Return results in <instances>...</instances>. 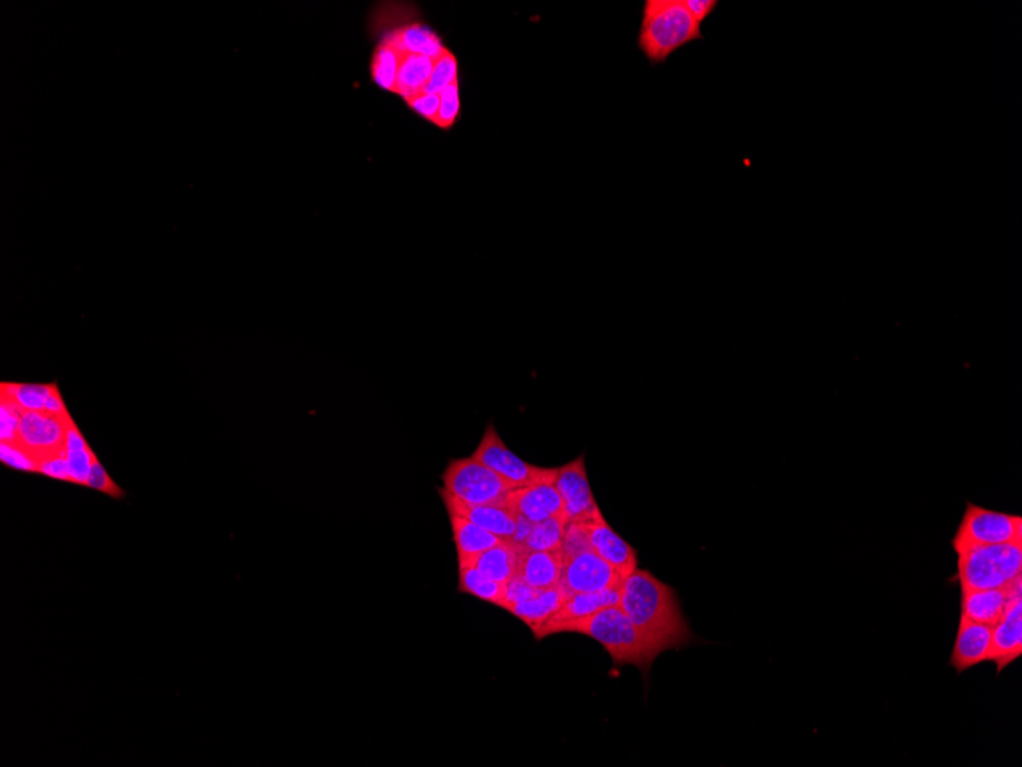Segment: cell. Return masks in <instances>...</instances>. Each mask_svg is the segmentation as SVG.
Masks as SVG:
<instances>
[{
  "instance_id": "obj_6",
  "label": "cell",
  "mask_w": 1022,
  "mask_h": 767,
  "mask_svg": "<svg viewBox=\"0 0 1022 767\" xmlns=\"http://www.w3.org/2000/svg\"><path fill=\"white\" fill-rule=\"evenodd\" d=\"M1003 544H1022V518L967 501L962 521L952 538V549Z\"/></svg>"
},
{
  "instance_id": "obj_37",
  "label": "cell",
  "mask_w": 1022,
  "mask_h": 767,
  "mask_svg": "<svg viewBox=\"0 0 1022 767\" xmlns=\"http://www.w3.org/2000/svg\"><path fill=\"white\" fill-rule=\"evenodd\" d=\"M685 6L688 8L689 13L694 16V19L698 23H702L717 10L718 2L717 0H685Z\"/></svg>"
},
{
  "instance_id": "obj_24",
  "label": "cell",
  "mask_w": 1022,
  "mask_h": 767,
  "mask_svg": "<svg viewBox=\"0 0 1022 767\" xmlns=\"http://www.w3.org/2000/svg\"><path fill=\"white\" fill-rule=\"evenodd\" d=\"M403 62V52L386 39H380L371 60L372 81L386 92H395L396 77Z\"/></svg>"
},
{
  "instance_id": "obj_9",
  "label": "cell",
  "mask_w": 1022,
  "mask_h": 767,
  "mask_svg": "<svg viewBox=\"0 0 1022 767\" xmlns=\"http://www.w3.org/2000/svg\"><path fill=\"white\" fill-rule=\"evenodd\" d=\"M619 571L592 550L566 558L559 586L567 593H599L623 583Z\"/></svg>"
},
{
  "instance_id": "obj_23",
  "label": "cell",
  "mask_w": 1022,
  "mask_h": 767,
  "mask_svg": "<svg viewBox=\"0 0 1022 767\" xmlns=\"http://www.w3.org/2000/svg\"><path fill=\"white\" fill-rule=\"evenodd\" d=\"M435 62V59L426 56L403 55L394 94L402 97L404 101H409L424 92Z\"/></svg>"
},
{
  "instance_id": "obj_32",
  "label": "cell",
  "mask_w": 1022,
  "mask_h": 767,
  "mask_svg": "<svg viewBox=\"0 0 1022 767\" xmlns=\"http://www.w3.org/2000/svg\"><path fill=\"white\" fill-rule=\"evenodd\" d=\"M590 537L584 522H568L566 534H563L562 553L563 557L570 558L574 554L590 550Z\"/></svg>"
},
{
  "instance_id": "obj_17",
  "label": "cell",
  "mask_w": 1022,
  "mask_h": 767,
  "mask_svg": "<svg viewBox=\"0 0 1022 767\" xmlns=\"http://www.w3.org/2000/svg\"><path fill=\"white\" fill-rule=\"evenodd\" d=\"M587 528L592 552L615 567L621 577L627 578L637 570V550L615 532L605 521L602 512L591 522H587Z\"/></svg>"
},
{
  "instance_id": "obj_19",
  "label": "cell",
  "mask_w": 1022,
  "mask_h": 767,
  "mask_svg": "<svg viewBox=\"0 0 1022 767\" xmlns=\"http://www.w3.org/2000/svg\"><path fill=\"white\" fill-rule=\"evenodd\" d=\"M563 562H566V557L562 550L530 552V550L522 549L517 577L535 590L554 589L559 587L560 578H562Z\"/></svg>"
},
{
  "instance_id": "obj_13",
  "label": "cell",
  "mask_w": 1022,
  "mask_h": 767,
  "mask_svg": "<svg viewBox=\"0 0 1022 767\" xmlns=\"http://www.w3.org/2000/svg\"><path fill=\"white\" fill-rule=\"evenodd\" d=\"M1022 593V577L1001 589L962 590V618L995 627L1016 594Z\"/></svg>"
},
{
  "instance_id": "obj_34",
  "label": "cell",
  "mask_w": 1022,
  "mask_h": 767,
  "mask_svg": "<svg viewBox=\"0 0 1022 767\" xmlns=\"http://www.w3.org/2000/svg\"><path fill=\"white\" fill-rule=\"evenodd\" d=\"M406 105L412 112H415L416 116L424 118V120L429 121V124H436V118H439L441 105L439 94L421 92L420 96H416L414 99L406 101Z\"/></svg>"
},
{
  "instance_id": "obj_2",
  "label": "cell",
  "mask_w": 1022,
  "mask_h": 767,
  "mask_svg": "<svg viewBox=\"0 0 1022 767\" xmlns=\"http://www.w3.org/2000/svg\"><path fill=\"white\" fill-rule=\"evenodd\" d=\"M558 632H578L597 640L611 656L617 667L633 665L648 675L660 652L632 626L620 607L603 608L590 618L576 620L559 628Z\"/></svg>"
},
{
  "instance_id": "obj_25",
  "label": "cell",
  "mask_w": 1022,
  "mask_h": 767,
  "mask_svg": "<svg viewBox=\"0 0 1022 767\" xmlns=\"http://www.w3.org/2000/svg\"><path fill=\"white\" fill-rule=\"evenodd\" d=\"M458 591L475 596L493 606L504 608L505 583L493 581L472 566H460Z\"/></svg>"
},
{
  "instance_id": "obj_35",
  "label": "cell",
  "mask_w": 1022,
  "mask_h": 767,
  "mask_svg": "<svg viewBox=\"0 0 1022 767\" xmlns=\"http://www.w3.org/2000/svg\"><path fill=\"white\" fill-rule=\"evenodd\" d=\"M39 472L43 473V475L51 476V479L71 481V471H69L67 452L40 461Z\"/></svg>"
},
{
  "instance_id": "obj_4",
  "label": "cell",
  "mask_w": 1022,
  "mask_h": 767,
  "mask_svg": "<svg viewBox=\"0 0 1022 767\" xmlns=\"http://www.w3.org/2000/svg\"><path fill=\"white\" fill-rule=\"evenodd\" d=\"M954 552L956 573L950 582L962 590L1001 589L1022 577V544L964 547Z\"/></svg>"
},
{
  "instance_id": "obj_31",
  "label": "cell",
  "mask_w": 1022,
  "mask_h": 767,
  "mask_svg": "<svg viewBox=\"0 0 1022 767\" xmlns=\"http://www.w3.org/2000/svg\"><path fill=\"white\" fill-rule=\"evenodd\" d=\"M23 412L16 403L2 399V403H0V420H2V423H0V439H2V443L18 442L20 420H22Z\"/></svg>"
},
{
  "instance_id": "obj_1",
  "label": "cell",
  "mask_w": 1022,
  "mask_h": 767,
  "mask_svg": "<svg viewBox=\"0 0 1022 767\" xmlns=\"http://www.w3.org/2000/svg\"><path fill=\"white\" fill-rule=\"evenodd\" d=\"M620 608L660 655L695 640L676 590L649 571L637 569L625 578Z\"/></svg>"
},
{
  "instance_id": "obj_15",
  "label": "cell",
  "mask_w": 1022,
  "mask_h": 767,
  "mask_svg": "<svg viewBox=\"0 0 1022 767\" xmlns=\"http://www.w3.org/2000/svg\"><path fill=\"white\" fill-rule=\"evenodd\" d=\"M992 627L972 622L960 616L959 630L954 648H952L951 667L956 675H963L967 669L991 662Z\"/></svg>"
},
{
  "instance_id": "obj_36",
  "label": "cell",
  "mask_w": 1022,
  "mask_h": 767,
  "mask_svg": "<svg viewBox=\"0 0 1022 767\" xmlns=\"http://www.w3.org/2000/svg\"><path fill=\"white\" fill-rule=\"evenodd\" d=\"M86 485H89V488L96 489V491L108 493V495H112V496L121 495L120 489H118L117 484L114 483L112 480H110L108 472H106L104 466H101V464L98 463V460L96 461V463H94L91 473H89L88 483H86Z\"/></svg>"
},
{
  "instance_id": "obj_5",
  "label": "cell",
  "mask_w": 1022,
  "mask_h": 767,
  "mask_svg": "<svg viewBox=\"0 0 1022 767\" xmlns=\"http://www.w3.org/2000/svg\"><path fill=\"white\" fill-rule=\"evenodd\" d=\"M444 491L465 504H507L513 488L502 476L470 459L453 460L443 472Z\"/></svg>"
},
{
  "instance_id": "obj_18",
  "label": "cell",
  "mask_w": 1022,
  "mask_h": 767,
  "mask_svg": "<svg viewBox=\"0 0 1022 767\" xmlns=\"http://www.w3.org/2000/svg\"><path fill=\"white\" fill-rule=\"evenodd\" d=\"M382 38L390 40L403 55L426 56L439 60L449 50L439 32L432 30L420 19L409 20L395 28H387Z\"/></svg>"
},
{
  "instance_id": "obj_21",
  "label": "cell",
  "mask_w": 1022,
  "mask_h": 767,
  "mask_svg": "<svg viewBox=\"0 0 1022 767\" xmlns=\"http://www.w3.org/2000/svg\"><path fill=\"white\" fill-rule=\"evenodd\" d=\"M568 596L570 593H567L560 586L554 589L539 590L529 601L517 603L509 611L529 626L531 631H535L553 618Z\"/></svg>"
},
{
  "instance_id": "obj_29",
  "label": "cell",
  "mask_w": 1022,
  "mask_h": 767,
  "mask_svg": "<svg viewBox=\"0 0 1022 767\" xmlns=\"http://www.w3.org/2000/svg\"><path fill=\"white\" fill-rule=\"evenodd\" d=\"M460 80V63L451 50L444 52L433 67L431 79L424 92L440 94Z\"/></svg>"
},
{
  "instance_id": "obj_12",
  "label": "cell",
  "mask_w": 1022,
  "mask_h": 767,
  "mask_svg": "<svg viewBox=\"0 0 1022 767\" xmlns=\"http://www.w3.org/2000/svg\"><path fill=\"white\" fill-rule=\"evenodd\" d=\"M621 589H623V583L599 591V593L568 596L566 602L556 611L553 618L533 631L534 638L538 640L546 639L548 636L558 635L559 628L566 626V623L590 618V616L603 610V608L620 607Z\"/></svg>"
},
{
  "instance_id": "obj_27",
  "label": "cell",
  "mask_w": 1022,
  "mask_h": 767,
  "mask_svg": "<svg viewBox=\"0 0 1022 767\" xmlns=\"http://www.w3.org/2000/svg\"><path fill=\"white\" fill-rule=\"evenodd\" d=\"M567 524L566 517H551L546 521L535 522L529 537L523 541L522 549L530 550V552L562 550Z\"/></svg>"
},
{
  "instance_id": "obj_7",
  "label": "cell",
  "mask_w": 1022,
  "mask_h": 767,
  "mask_svg": "<svg viewBox=\"0 0 1022 767\" xmlns=\"http://www.w3.org/2000/svg\"><path fill=\"white\" fill-rule=\"evenodd\" d=\"M71 415H55L42 411L23 412L20 420L18 443L24 451L40 461L67 452V434Z\"/></svg>"
},
{
  "instance_id": "obj_16",
  "label": "cell",
  "mask_w": 1022,
  "mask_h": 767,
  "mask_svg": "<svg viewBox=\"0 0 1022 767\" xmlns=\"http://www.w3.org/2000/svg\"><path fill=\"white\" fill-rule=\"evenodd\" d=\"M1022 656V593L1016 594L1003 618L992 627L991 662L996 675L1011 667Z\"/></svg>"
},
{
  "instance_id": "obj_30",
  "label": "cell",
  "mask_w": 1022,
  "mask_h": 767,
  "mask_svg": "<svg viewBox=\"0 0 1022 767\" xmlns=\"http://www.w3.org/2000/svg\"><path fill=\"white\" fill-rule=\"evenodd\" d=\"M440 112L439 118H436V128L443 130H451L453 126L460 120L461 114V97H460V80L451 85L448 89H444L440 94Z\"/></svg>"
},
{
  "instance_id": "obj_28",
  "label": "cell",
  "mask_w": 1022,
  "mask_h": 767,
  "mask_svg": "<svg viewBox=\"0 0 1022 767\" xmlns=\"http://www.w3.org/2000/svg\"><path fill=\"white\" fill-rule=\"evenodd\" d=\"M56 385H30V383H2V399L16 403L20 410L47 412L48 400Z\"/></svg>"
},
{
  "instance_id": "obj_10",
  "label": "cell",
  "mask_w": 1022,
  "mask_h": 767,
  "mask_svg": "<svg viewBox=\"0 0 1022 767\" xmlns=\"http://www.w3.org/2000/svg\"><path fill=\"white\" fill-rule=\"evenodd\" d=\"M556 488L562 496L563 509L568 522H591L600 513L594 496H592L590 480H588L584 455L570 461L566 466L559 468Z\"/></svg>"
},
{
  "instance_id": "obj_3",
  "label": "cell",
  "mask_w": 1022,
  "mask_h": 767,
  "mask_svg": "<svg viewBox=\"0 0 1022 767\" xmlns=\"http://www.w3.org/2000/svg\"><path fill=\"white\" fill-rule=\"evenodd\" d=\"M701 39V23L689 13L685 0H646L639 48L649 62L665 63L674 52Z\"/></svg>"
},
{
  "instance_id": "obj_20",
  "label": "cell",
  "mask_w": 1022,
  "mask_h": 767,
  "mask_svg": "<svg viewBox=\"0 0 1022 767\" xmlns=\"http://www.w3.org/2000/svg\"><path fill=\"white\" fill-rule=\"evenodd\" d=\"M521 552V545L511 541H502L501 544L485 550V552L469 559V561L458 562V564L475 567L476 570H480L482 574L493 579V581L507 583L518 574Z\"/></svg>"
},
{
  "instance_id": "obj_22",
  "label": "cell",
  "mask_w": 1022,
  "mask_h": 767,
  "mask_svg": "<svg viewBox=\"0 0 1022 767\" xmlns=\"http://www.w3.org/2000/svg\"><path fill=\"white\" fill-rule=\"evenodd\" d=\"M449 518H451L458 562L469 561V559L478 557L485 550L501 544L502 541H507L497 537V534L488 532V530L481 529L480 525L473 524L468 518L460 515H449Z\"/></svg>"
},
{
  "instance_id": "obj_26",
  "label": "cell",
  "mask_w": 1022,
  "mask_h": 767,
  "mask_svg": "<svg viewBox=\"0 0 1022 767\" xmlns=\"http://www.w3.org/2000/svg\"><path fill=\"white\" fill-rule=\"evenodd\" d=\"M67 455L72 483L86 485L97 456L86 443L85 436L80 434L79 427L73 424V420L68 427Z\"/></svg>"
},
{
  "instance_id": "obj_11",
  "label": "cell",
  "mask_w": 1022,
  "mask_h": 767,
  "mask_svg": "<svg viewBox=\"0 0 1022 767\" xmlns=\"http://www.w3.org/2000/svg\"><path fill=\"white\" fill-rule=\"evenodd\" d=\"M558 473L559 468L546 479L535 481L525 488L513 489L507 496V505L513 509L519 517L525 518L533 524L551 517H566L562 496L556 488Z\"/></svg>"
},
{
  "instance_id": "obj_8",
  "label": "cell",
  "mask_w": 1022,
  "mask_h": 767,
  "mask_svg": "<svg viewBox=\"0 0 1022 767\" xmlns=\"http://www.w3.org/2000/svg\"><path fill=\"white\" fill-rule=\"evenodd\" d=\"M473 459L480 461L498 475L502 476L513 489L525 488L535 483V481L546 479L554 469L533 466L527 463L521 456L513 454L507 444L502 442L500 434L494 430L492 423L489 424L476 451L473 452Z\"/></svg>"
},
{
  "instance_id": "obj_14",
  "label": "cell",
  "mask_w": 1022,
  "mask_h": 767,
  "mask_svg": "<svg viewBox=\"0 0 1022 767\" xmlns=\"http://www.w3.org/2000/svg\"><path fill=\"white\" fill-rule=\"evenodd\" d=\"M440 493L449 515L468 518L473 524L480 525L481 529L497 534V537L502 538V540H513L514 532H517L518 513L514 512L513 509H510L509 505L465 504L463 501L453 498L451 493L445 492L444 489H441Z\"/></svg>"
},
{
  "instance_id": "obj_33",
  "label": "cell",
  "mask_w": 1022,
  "mask_h": 767,
  "mask_svg": "<svg viewBox=\"0 0 1022 767\" xmlns=\"http://www.w3.org/2000/svg\"><path fill=\"white\" fill-rule=\"evenodd\" d=\"M0 459L7 466L24 472H39V463L18 443L0 444Z\"/></svg>"
}]
</instances>
